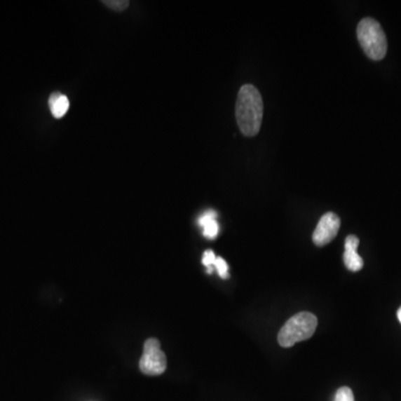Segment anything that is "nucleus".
<instances>
[{"label":"nucleus","instance_id":"f8f14e48","mask_svg":"<svg viewBox=\"0 0 401 401\" xmlns=\"http://www.w3.org/2000/svg\"><path fill=\"white\" fill-rule=\"evenodd\" d=\"M215 268L217 269V273H219V276H220V278H222V279H228V278L230 277L228 263H226L224 259L217 257Z\"/></svg>","mask_w":401,"mask_h":401},{"label":"nucleus","instance_id":"6e6552de","mask_svg":"<svg viewBox=\"0 0 401 401\" xmlns=\"http://www.w3.org/2000/svg\"><path fill=\"white\" fill-rule=\"evenodd\" d=\"M48 105L53 116L55 118H62L69 109V100L67 96L62 95L60 93H54L49 97Z\"/></svg>","mask_w":401,"mask_h":401},{"label":"nucleus","instance_id":"1a4fd4ad","mask_svg":"<svg viewBox=\"0 0 401 401\" xmlns=\"http://www.w3.org/2000/svg\"><path fill=\"white\" fill-rule=\"evenodd\" d=\"M215 260H217V257H215V253L213 252L212 250H208V251L204 252L202 263H203V266H205L206 270H208V273L211 274L212 272H213Z\"/></svg>","mask_w":401,"mask_h":401},{"label":"nucleus","instance_id":"20e7f679","mask_svg":"<svg viewBox=\"0 0 401 401\" xmlns=\"http://www.w3.org/2000/svg\"><path fill=\"white\" fill-rule=\"evenodd\" d=\"M165 353L161 349V342L155 338L144 344L143 355L140 360V369L147 376H160L166 370Z\"/></svg>","mask_w":401,"mask_h":401},{"label":"nucleus","instance_id":"0eeeda50","mask_svg":"<svg viewBox=\"0 0 401 401\" xmlns=\"http://www.w3.org/2000/svg\"><path fill=\"white\" fill-rule=\"evenodd\" d=\"M198 225L203 229L205 238L210 240L215 239L220 231V226L217 221V212L212 210L204 212L203 215L198 217Z\"/></svg>","mask_w":401,"mask_h":401},{"label":"nucleus","instance_id":"ddd939ff","mask_svg":"<svg viewBox=\"0 0 401 401\" xmlns=\"http://www.w3.org/2000/svg\"><path fill=\"white\" fill-rule=\"evenodd\" d=\"M398 319H399V321H400V323H401V306H400V309L398 310Z\"/></svg>","mask_w":401,"mask_h":401},{"label":"nucleus","instance_id":"7ed1b4c3","mask_svg":"<svg viewBox=\"0 0 401 401\" xmlns=\"http://www.w3.org/2000/svg\"><path fill=\"white\" fill-rule=\"evenodd\" d=\"M318 319L311 312H300L293 315L280 330L278 341L280 346L290 348L315 334Z\"/></svg>","mask_w":401,"mask_h":401},{"label":"nucleus","instance_id":"f03ea898","mask_svg":"<svg viewBox=\"0 0 401 401\" xmlns=\"http://www.w3.org/2000/svg\"><path fill=\"white\" fill-rule=\"evenodd\" d=\"M357 36L363 52L372 60H381L387 54V37L379 22L363 18L357 27Z\"/></svg>","mask_w":401,"mask_h":401},{"label":"nucleus","instance_id":"423d86ee","mask_svg":"<svg viewBox=\"0 0 401 401\" xmlns=\"http://www.w3.org/2000/svg\"><path fill=\"white\" fill-rule=\"evenodd\" d=\"M359 247V239L355 236H347L344 242V266L351 272L360 271L363 268V260L357 252Z\"/></svg>","mask_w":401,"mask_h":401},{"label":"nucleus","instance_id":"9d476101","mask_svg":"<svg viewBox=\"0 0 401 401\" xmlns=\"http://www.w3.org/2000/svg\"><path fill=\"white\" fill-rule=\"evenodd\" d=\"M106 7L113 9L115 11H123L128 9L130 6L128 0H104L102 1Z\"/></svg>","mask_w":401,"mask_h":401},{"label":"nucleus","instance_id":"39448f33","mask_svg":"<svg viewBox=\"0 0 401 401\" xmlns=\"http://www.w3.org/2000/svg\"><path fill=\"white\" fill-rule=\"evenodd\" d=\"M340 224H341L340 217L336 213L334 212L325 213L318 223L317 228H315L313 236H312V240L315 242V245L325 247L327 244L330 243L339 232Z\"/></svg>","mask_w":401,"mask_h":401},{"label":"nucleus","instance_id":"9b49d317","mask_svg":"<svg viewBox=\"0 0 401 401\" xmlns=\"http://www.w3.org/2000/svg\"><path fill=\"white\" fill-rule=\"evenodd\" d=\"M334 401H355L353 393L349 387H341L337 390Z\"/></svg>","mask_w":401,"mask_h":401},{"label":"nucleus","instance_id":"f257e3e1","mask_svg":"<svg viewBox=\"0 0 401 401\" xmlns=\"http://www.w3.org/2000/svg\"><path fill=\"white\" fill-rule=\"evenodd\" d=\"M236 123L243 135H257L263 120V100L253 85L245 84L238 94L236 106Z\"/></svg>","mask_w":401,"mask_h":401}]
</instances>
